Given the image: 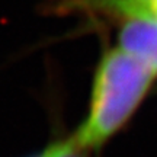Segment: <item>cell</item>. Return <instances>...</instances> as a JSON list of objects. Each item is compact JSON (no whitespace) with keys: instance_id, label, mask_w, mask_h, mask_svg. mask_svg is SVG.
Instances as JSON below:
<instances>
[{"instance_id":"6da1fadb","label":"cell","mask_w":157,"mask_h":157,"mask_svg":"<svg viewBox=\"0 0 157 157\" xmlns=\"http://www.w3.org/2000/svg\"><path fill=\"white\" fill-rule=\"evenodd\" d=\"M157 83V74L140 60L108 45L96 63L86 115L71 135L98 151L122 131Z\"/></svg>"},{"instance_id":"7a4b0ae2","label":"cell","mask_w":157,"mask_h":157,"mask_svg":"<svg viewBox=\"0 0 157 157\" xmlns=\"http://www.w3.org/2000/svg\"><path fill=\"white\" fill-rule=\"evenodd\" d=\"M111 25L115 28V45L157 74V17L124 16Z\"/></svg>"},{"instance_id":"3957f363","label":"cell","mask_w":157,"mask_h":157,"mask_svg":"<svg viewBox=\"0 0 157 157\" xmlns=\"http://www.w3.org/2000/svg\"><path fill=\"white\" fill-rule=\"evenodd\" d=\"M105 7L112 19L124 16L157 17V0H105Z\"/></svg>"},{"instance_id":"277c9868","label":"cell","mask_w":157,"mask_h":157,"mask_svg":"<svg viewBox=\"0 0 157 157\" xmlns=\"http://www.w3.org/2000/svg\"><path fill=\"white\" fill-rule=\"evenodd\" d=\"M47 150H48L47 157H93V153H95L80 146L71 134L50 143L47 146Z\"/></svg>"},{"instance_id":"5b68a950","label":"cell","mask_w":157,"mask_h":157,"mask_svg":"<svg viewBox=\"0 0 157 157\" xmlns=\"http://www.w3.org/2000/svg\"><path fill=\"white\" fill-rule=\"evenodd\" d=\"M47 156H48V150H47V147H45L42 150H39V151L34 153V154H29V156H26V157H47Z\"/></svg>"}]
</instances>
